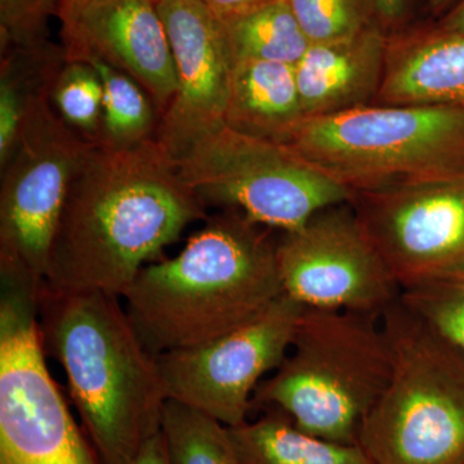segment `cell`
I'll return each instance as SVG.
<instances>
[{
  "label": "cell",
  "instance_id": "obj_1",
  "mask_svg": "<svg viewBox=\"0 0 464 464\" xmlns=\"http://www.w3.org/2000/svg\"><path fill=\"white\" fill-rule=\"evenodd\" d=\"M204 216L155 137L130 149L93 145L70 186L43 284L121 298L142 268Z\"/></svg>",
  "mask_w": 464,
  "mask_h": 464
},
{
  "label": "cell",
  "instance_id": "obj_2",
  "mask_svg": "<svg viewBox=\"0 0 464 464\" xmlns=\"http://www.w3.org/2000/svg\"><path fill=\"white\" fill-rule=\"evenodd\" d=\"M270 231L237 210H222L176 257L142 268L121 298L152 355L222 337L282 297L276 240Z\"/></svg>",
  "mask_w": 464,
  "mask_h": 464
},
{
  "label": "cell",
  "instance_id": "obj_3",
  "mask_svg": "<svg viewBox=\"0 0 464 464\" xmlns=\"http://www.w3.org/2000/svg\"><path fill=\"white\" fill-rule=\"evenodd\" d=\"M38 322L45 355L60 362L83 430L102 464H130L161 431L168 401L158 357L119 297L43 284Z\"/></svg>",
  "mask_w": 464,
  "mask_h": 464
},
{
  "label": "cell",
  "instance_id": "obj_4",
  "mask_svg": "<svg viewBox=\"0 0 464 464\" xmlns=\"http://www.w3.org/2000/svg\"><path fill=\"white\" fill-rule=\"evenodd\" d=\"M391 350L381 319L304 308L282 365L259 384L253 408L282 411L302 431L359 444L386 390Z\"/></svg>",
  "mask_w": 464,
  "mask_h": 464
},
{
  "label": "cell",
  "instance_id": "obj_5",
  "mask_svg": "<svg viewBox=\"0 0 464 464\" xmlns=\"http://www.w3.org/2000/svg\"><path fill=\"white\" fill-rule=\"evenodd\" d=\"M391 377L360 432L375 464H464V355L395 302L381 316Z\"/></svg>",
  "mask_w": 464,
  "mask_h": 464
},
{
  "label": "cell",
  "instance_id": "obj_6",
  "mask_svg": "<svg viewBox=\"0 0 464 464\" xmlns=\"http://www.w3.org/2000/svg\"><path fill=\"white\" fill-rule=\"evenodd\" d=\"M353 194L464 174V110L373 105L306 118L285 143Z\"/></svg>",
  "mask_w": 464,
  "mask_h": 464
},
{
  "label": "cell",
  "instance_id": "obj_7",
  "mask_svg": "<svg viewBox=\"0 0 464 464\" xmlns=\"http://www.w3.org/2000/svg\"><path fill=\"white\" fill-rule=\"evenodd\" d=\"M176 166L204 207L237 210L270 230H297L320 210L353 197L288 145L226 124L198 140Z\"/></svg>",
  "mask_w": 464,
  "mask_h": 464
},
{
  "label": "cell",
  "instance_id": "obj_8",
  "mask_svg": "<svg viewBox=\"0 0 464 464\" xmlns=\"http://www.w3.org/2000/svg\"><path fill=\"white\" fill-rule=\"evenodd\" d=\"M92 146L54 111L50 90L34 100L2 168L0 274L41 292L70 186Z\"/></svg>",
  "mask_w": 464,
  "mask_h": 464
},
{
  "label": "cell",
  "instance_id": "obj_9",
  "mask_svg": "<svg viewBox=\"0 0 464 464\" xmlns=\"http://www.w3.org/2000/svg\"><path fill=\"white\" fill-rule=\"evenodd\" d=\"M284 293L304 308L381 319L401 288L350 203L316 213L276 240Z\"/></svg>",
  "mask_w": 464,
  "mask_h": 464
},
{
  "label": "cell",
  "instance_id": "obj_10",
  "mask_svg": "<svg viewBox=\"0 0 464 464\" xmlns=\"http://www.w3.org/2000/svg\"><path fill=\"white\" fill-rule=\"evenodd\" d=\"M304 308L284 293L246 325L200 346L157 356L167 399L226 427L246 422L262 378L288 355Z\"/></svg>",
  "mask_w": 464,
  "mask_h": 464
},
{
  "label": "cell",
  "instance_id": "obj_11",
  "mask_svg": "<svg viewBox=\"0 0 464 464\" xmlns=\"http://www.w3.org/2000/svg\"><path fill=\"white\" fill-rule=\"evenodd\" d=\"M350 204L400 288L464 274V174L356 192Z\"/></svg>",
  "mask_w": 464,
  "mask_h": 464
},
{
  "label": "cell",
  "instance_id": "obj_12",
  "mask_svg": "<svg viewBox=\"0 0 464 464\" xmlns=\"http://www.w3.org/2000/svg\"><path fill=\"white\" fill-rule=\"evenodd\" d=\"M176 67L177 91L155 139L177 160L225 124L232 54L224 23L200 0H157Z\"/></svg>",
  "mask_w": 464,
  "mask_h": 464
},
{
  "label": "cell",
  "instance_id": "obj_13",
  "mask_svg": "<svg viewBox=\"0 0 464 464\" xmlns=\"http://www.w3.org/2000/svg\"><path fill=\"white\" fill-rule=\"evenodd\" d=\"M57 17L65 53L93 54L130 75L160 121L176 94L177 76L157 0H63Z\"/></svg>",
  "mask_w": 464,
  "mask_h": 464
},
{
  "label": "cell",
  "instance_id": "obj_14",
  "mask_svg": "<svg viewBox=\"0 0 464 464\" xmlns=\"http://www.w3.org/2000/svg\"><path fill=\"white\" fill-rule=\"evenodd\" d=\"M387 45L389 38L377 29L310 44L295 65L304 119L373 105L383 82Z\"/></svg>",
  "mask_w": 464,
  "mask_h": 464
},
{
  "label": "cell",
  "instance_id": "obj_15",
  "mask_svg": "<svg viewBox=\"0 0 464 464\" xmlns=\"http://www.w3.org/2000/svg\"><path fill=\"white\" fill-rule=\"evenodd\" d=\"M375 103L464 110V35L442 32L429 20L390 38Z\"/></svg>",
  "mask_w": 464,
  "mask_h": 464
},
{
  "label": "cell",
  "instance_id": "obj_16",
  "mask_svg": "<svg viewBox=\"0 0 464 464\" xmlns=\"http://www.w3.org/2000/svg\"><path fill=\"white\" fill-rule=\"evenodd\" d=\"M304 119L295 65L235 61L225 114L227 127L285 145Z\"/></svg>",
  "mask_w": 464,
  "mask_h": 464
},
{
  "label": "cell",
  "instance_id": "obj_17",
  "mask_svg": "<svg viewBox=\"0 0 464 464\" xmlns=\"http://www.w3.org/2000/svg\"><path fill=\"white\" fill-rule=\"evenodd\" d=\"M264 413L253 422L228 427L240 464H375L360 444L317 438L274 409Z\"/></svg>",
  "mask_w": 464,
  "mask_h": 464
},
{
  "label": "cell",
  "instance_id": "obj_18",
  "mask_svg": "<svg viewBox=\"0 0 464 464\" xmlns=\"http://www.w3.org/2000/svg\"><path fill=\"white\" fill-rule=\"evenodd\" d=\"M63 58V48L54 47L50 42L38 47L2 51L0 168L7 164L16 149L34 100L50 90Z\"/></svg>",
  "mask_w": 464,
  "mask_h": 464
},
{
  "label": "cell",
  "instance_id": "obj_19",
  "mask_svg": "<svg viewBox=\"0 0 464 464\" xmlns=\"http://www.w3.org/2000/svg\"><path fill=\"white\" fill-rule=\"evenodd\" d=\"M219 18L224 23L235 61L297 65L311 44L285 0H273Z\"/></svg>",
  "mask_w": 464,
  "mask_h": 464
},
{
  "label": "cell",
  "instance_id": "obj_20",
  "mask_svg": "<svg viewBox=\"0 0 464 464\" xmlns=\"http://www.w3.org/2000/svg\"><path fill=\"white\" fill-rule=\"evenodd\" d=\"M65 56L91 63L102 82L103 118L99 145L130 149L157 136L159 112L141 85L93 54Z\"/></svg>",
  "mask_w": 464,
  "mask_h": 464
},
{
  "label": "cell",
  "instance_id": "obj_21",
  "mask_svg": "<svg viewBox=\"0 0 464 464\" xmlns=\"http://www.w3.org/2000/svg\"><path fill=\"white\" fill-rule=\"evenodd\" d=\"M161 432L172 464H240L228 427L190 406L168 400Z\"/></svg>",
  "mask_w": 464,
  "mask_h": 464
},
{
  "label": "cell",
  "instance_id": "obj_22",
  "mask_svg": "<svg viewBox=\"0 0 464 464\" xmlns=\"http://www.w3.org/2000/svg\"><path fill=\"white\" fill-rule=\"evenodd\" d=\"M50 100L54 111L72 130L88 142L99 145L103 87L99 72L91 63L65 56L52 81Z\"/></svg>",
  "mask_w": 464,
  "mask_h": 464
},
{
  "label": "cell",
  "instance_id": "obj_23",
  "mask_svg": "<svg viewBox=\"0 0 464 464\" xmlns=\"http://www.w3.org/2000/svg\"><path fill=\"white\" fill-rule=\"evenodd\" d=\"M400 301L464 355V274L405 286Z\"/></svg>",
  "mask_w": 464,
  "mask_h": 464
},
{
  "label": "cell",
  "instance_id": "obj_24",
  "mask_svg": "<svg viewBox=\"0 0 464 464\" xmlns=\"http://www.w3.org/2000/svg\"><path fill=\"white\" fill-rule=\"evenodd\" d=\"M311 44L341 41L374 26L365 0H285ZM378 30V29H377Z\"/></svg>",
  "mask_w": 464,
  "mask_h": 464
},
{
  "label": "cell",
  "instance_id": "obj_25",
  "mask_svg": "<svg viewBox=\"0 0 464 464\" xmlns=\"http://www.w3.org/2000/svg\"><path fill=\"white\" fill-rule=\"evenodd\" d=\"M63 0H0V43L8 48H30L48 43V24Z\"/></svg>",
  "mask_w": 464,
  "mask_h": 464
},
{
  "label": "cell",
  "instance_id": "obj_26",
  "mask_svg": "<svg viewBox=\"0 0 464 464\" xmlns=\"http://www.w3.org/2000/svg\"><path fill=\"white\" fill-rule=\"evenodd\" d=\"M374 26L387 38L431 20L427 0H365Z\"/></svg>",
  "mask_w": 464,
  "mask_h": 464
},
{
  "label": "cell",
  "instance_id": "obj_27",
  "mask_svg": "<svg viewBox=\"0 0 464 464\" xmlns=\"http://www.w3.org/2000/svg\"><path fill=\"white\" fill-rule=\"evenodd\" d=\"M130 464H172L163 432L152 436Z\"/></svg>",
  "mask_w": 464,
  "mask_h": 464
},
{
  "label": "cell",
  "instance_id": "obj_28",
  "mask_svg": "<svg viewBox=\"0 0 464 464\" xmlns=\"http://www.w3.org/2000/svg\"><path fill=\"white\" fill-rule=\"evenodd\" d=\"M218 17L231 16L273 0H200Z\"/></svg>",
  "mask_w": 464,
  "mask_h": 464
},
{
  "label": "cell",
  "instance_id": "obj_29",
  "mask_svg": "<svg viewBox=\"0 0 464 464\" xmlns=\"http://www.w3.org/2000/svg\"><path fill=\"white\" fill-rule=\"evenodd\" d=\"M433 25L442 32L464 35V0H459L447 14L438 20H432Z\"/></svg>",
  "mask_w": 464,
  "mask_h": 464
},
{
  "label": "cell",
  "instance_id": "obj_30",
  "mask_svg": "<svg viewBox=\"0 0 464 464\" xmlns=\"http://www.w3.org/2000/svg\"><path fill=\"white\" fill-rule=\"evenodd\" d=\"M459 0H427L429 12L431 20H438L442 14H447L449 9L454 7Z\"/></svg>",
  "mask_w": 464,
  "mask_h": 464
},
{
  "label": "cell",
  "instance_id": "obj_31",
  "mask_svg": "<svg viewBox=\"0 0 464 464\" xmlns=\"http://www.w3.org/2000/svg\"><path fill=\"white\" fill-rule=\"evenodd\" d=\"M65 2L83 3V2H88V0H65Z\"/></svg>",
  "mask_w": 464,
  "mask_h": 464
}]
</instances>
